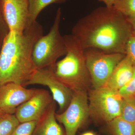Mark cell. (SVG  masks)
I'll use <instances>...</instances> for the list:
<instances>
[{
  "label": "cell",
  "mask_w": 135,
  "mask_h": 135,
  "mask_svg": "<svg viewBox=\"0 0 135 135\" xmlns=\"http://www.w3.org/2000/svg\"><path fill=\"white\" fill-rule=\"evenodd\" d=\"M133 34L127 17L112 8H97L81 18L72 34L83 48L126 55L127 44Z\"/></svg>",
  "instance_id": "6da1fadb"
},
{
  "label": "cell",
  "mask_w": 135,
  "mask_h": 135,
  "mask_svg": "<svg viewBox=\"0 0 135 135\" xmlns=\"http://www.w3.org/2000/svg\"><path fill=\"white\" fill-rule=\"evenodd\" d=\"M43 33L42 26L37 21L23 32L9 31L0 50V86L12 82L24 87L37 70L33 50Z\"/></svg>",
  "instance_id": "7a4b0ae2"
},
{
  "label": "cell",
  "mask_w": 135,
  "mask_h": 135,
  "mask_svg": "<svg viewBox=\"0 0 135 135\" xmlns=\"http://www.w3.org/2000/svg\"><path fill=\"white\" fill-rule=\"evenodd\" d=\"M66 47L65 57L54 67L57 79L73 92H88L92 86L87 68L84 49L72 34L64 36Z\"/></svg>",
  "instance_id": "3957f363"
},
{
  "label": "cell",
  "mask_w": 135,
  "mask_h": 135,
  "mask_svg": "<svg viewBox=\"0 0 135 135\" xmlns=\"http://www.w3.org/2000/svg\"><path fill=\"white\" fill-rule=\"evenodd\" d=\"M61 17L59 8L49 33L40 37L35 44L32 57L36 70L54 66L57 59L66 54L65 41L60 31Z\"/></svg>",
  "instance_id": "277c9868"
},
{
  "label": "cell",
  "mask_w": 135,
  "mask_h": 135,
  "mask_svg": "<svg viewBox=\"0 0 135 135\" xmlns=\"http://www.w3.org/2000/svg\"><path fill=\"white\" fill-rule=\"evenodd\" d=\"M88 92L89 116L95 121L108 123L120 117L123 98L118 90L104 86Z\"/></svg>",
  "instance_id": "5b68a950"
},
{
  "label": "cell",
  "mask_w": 135,
  "mask_h": 135,
  "mask_svg": "<svg viewBox=\"0 0 135 135\" xmlns=\"http://www.w3.org/2000/svg\"><path fill=\"white\" fill-rule=\"evenodd\" d=\"M84 51L86 64L94 89L104 86L116 66L126 55L105 53L95 49H86Z\"/></svg>",
  "instance_id": "8992f818"
},
{
  "label": "cell",
  "mask_w": 135,
  "mask_h": 135,
  "mask_svg": "<svg viewBox=\"0 0 135 135\" xmlns=\"http://www.w3.org/2000/svg\"><path fill=\"white\" fill-rule=\"evenodd\" d=\"M55 116L57 120L64 125L66 135H76L77 130L89 116L87 92H74L67 109L62 113H56Z\"/></svg>",
  "instance_id": "52a82bcc"
},
{
  "label": "cell",
  "mask_w": 135,
  "mask_h": 135,
  "mask_svg": "<svg viewBox=\"0 0 135 135\" xmlns=\"http://www.w3.org/2000/svg\"><path fill=\"white\" fill-rule=\"evenodd\" d=\"M54 66L36 70L24 86L31 84L47 86L50 89L53 99L59 106L56 113L60 114L67 109L72 99L74 92L57 79L54 73Z\"/></svg>",
  "instance_id": "ba28073f"
},
{
  "label": "cell",
  "mask_w": 135,
  "mask_h": 135,
  "mask_svg": "<svg viewBox=\"0 0 135 135\" xmlns=\"http://www.w3.org/2000/svg\"><path fill=\"white\" fill-rule=\"evenodd\" d=\"M54 101L48 90L37 89L30 99L17 108L15 116L20 123L38 121L47 113Z\"/></svg>",
  "instance_id": "9c48e42d"
},
{
  "label": "cell",
  "mask_w": 135,
  "mask_h": 135,
  "mask_svg": "<svg viewBox=\"0 0 135 135\" xmlns=\"http://www.w3.org/2000/svg\"><path fill=\"white\" fill-rule=\"evenodd\" d=\"M36 90L27 89L14 83L3 84L0 86V109L5 113L15 114L17 108L30 99Z\"/></svg>",
  "instance_id": "30bf717a"
},
{
  "label": "cell",
  "mask_w": 135,
  "mask_h": 135,
  "mask_svg": "<svg viewBox=\"0 0 135 135\" xmlns=\"http://www.w3.org/2000/svg\"><path fill=\"white\" fill-rule=\"evenodd\" d=\"M2 4L9 31L23 32L29 25L28 0H2Z\"/></svg>",
  "instance_id": "8fae6325"
},
{
  "label": "cell",
  "mask_w": 135,
  "mask_h": 135,
  "mask_svg": "<svg viewBox=\"0 0 135 135\" xmlns=\"http://www.w3.org/2000/svg\"><path fill=\"white\" fill-rule=\"evenodd\" d=\"M134 70L132 62L126 55L116 66L104 86L118 91L129 81Z\"/></svg>",
  "instance_id": "7c38bea8"
},
{
  "label": "cell",
  "mask_w": 135,
  "mask_h": 135,
  "mask_svg": "<svg viewBox=\"0 0 135 135\" xmlns=\"http://www.w3.org/2000/svg\"><path fill=\"white\" fill-rule=\"evenodd\" d=\"M56 109L55 101L47 113L37 121L32 135H64L62 129L57 122Z\"/></svg>",
  "instance_id": "4fadbf2b"
},
{
  "label": "cell",
  "mask_w": 135,
  "mask_h": 135,
  "mask_svg": "<svg viewBox=\"0 0 135 135\" xmlns=\"http://www.w3.org/2000/svg\"><path fill=\"white\" fill-rule=\"evenodd\" d=\"M107 123L112 135H135V124L128 122L120 117Z\"/></svg>",
  "instance_id": "5bb4252c"
},
{
  "label": "cell",
  "mask_w": 135,
  "mask_h": 135,
  "mask_svg": "<svg viewBox=\"0 0 135 135\" xmlns=\"http://www.w3.org/2000/svg\"><path fill=\"white\" fill-rule=\"evenodd\" d=\"M66 0H28L29 25L36 21V18L42 11L52 3H62Z\"/></svg>",
  "instance_id": "9a60e30c"
},
{
  "label": "cell",
  "mask_w": 135,
  "mask_h": 135,
  "mask_svg": "<svg viewBox=\"0 0 135 135\" xmlns=\"http://www.w3.org/2000/svg\"><path fill=\"white\" fill-rule=\"evenodd\" d=\"M20 123L15 114H5L0 116V135H11Z\"/></svg>",
  "instance_id": "2e32d148"
},
{
  "label": "cell",
  "mask_w": 135,
  "mask_h": 135,
  "mask_svg": "<svg viewBox=\"0 0 135 135\" xmlns=\"http://www.w3.org/2000/svg\"><path fill=\"white\" fill-rule=\"evenodd\" d=\"M120 117L135 124V96L123 98Z\"/></svg>",
  "instance_id": "e0dca14e"
},
{
  "label": "cell",
  "mask_w": 135,
  "mask_h": 135,
  "mask_svg": "<svg viewBox=\"0 0 135 135\" xmlns=\"http://www.w3.org/2000/svg\"><path fill=\"white\" fill-rule=\"evenodd\" d=\"M113 8L127 17L135 15V0H117Z\"/></svg>",
  "instance_id": "ac0fdd59"
},
{
  "label": "cell",
  "mask_w": 135,
  "mask_h": 135,
  "mask_svg": "<svg viewBox=\"0 0 135 135\" xmlns=\"http://www.w3.org/2000/svg\"><path fill=\"white\" fill-rule=\"evenodd\" d=\"M37 121L20 123L11 135H32Z\"/></svg>",
  "instance_id": "d6986e66"
},
{
  "label": "cell",
  "mask_w": 135,
  "mask_h": 135,
  "mask_svg": "<svg viewBox=\"0 0 135 135\" xmlns=\"http://www.w3.org/2000/svg\"><path fill=\"white\" fill-rule=\"evenodd\" d=\"M122 98H126L135 96V67L134 73L131 79L122 88L118 90Z\"/></svg>",
  "instance_id": "ffe728a7"
},
{
  "label": "cell",
  "mask_w": 135,
  "mask_h": 135,
  "mask_svg": "<svg viewBox=\"0 0 135 135\" xmlns=\"http://www.w3.org/2000/svg\"><path fill=\"white\" fill-rule=\"evenodd\" d=\"M9 31L3 12L2 0H0V50L3 40Z\"/></svg>",
  "instance_id": "44dd1931"
},
{
  "label": "cell",
  "mask_w": 135,
  "mask_h": 135,
  "mask_svg": "<svg viewBox=\"0 0 135 135\" xmlns=\"http://www.w3.org/2000/svg\"><path fill=\"white\" fill-rule=\"evenodd\" d=\"M126 55L129 58L135 67V35L133 32L127 44Z\"/></svg>",
  "instance_id": "7402d4cb"
},
{
  "label": "cell",
  "mask_w": 135,
  "mask_h": 135,
  "mask_svg": "<svg viewBox=\"0 0 135 135\" xmlns=\"http://www.w3.org/2000/svg\"><path fill=\"white\" fill-rule=\"evenodd\" d=\"M104 3L105 7L108 8H112L117 0H98Z\"/></svg>",
  "instance_id": "603a6c76"
},
{
  "label": "cell",
  "mask_w": 135,
  "mask_h": 135,
  "mask_svg": "<svg viewBox=\"0 0 135 135\" xmlns=\"http://www.w3.org/2000/svg\"><path fill=\"white\" fill-rule=\"evenodd\" d=\"M128 18L132 27L133 33L135 35V15Z\"/></svg>",
  "instance_id": "cb8c5ba5"
},
{
  "label": "cell",
  "mask_w": 135,
  "mask_h": 135,
  "mask_svg": "<svg viewBox=\"0 0 135 135\" xmlns=\"http://www.w3.org/2000/svg\"><path fill=\"white\" fill-rule=\"evenodd\" d=\"M81 135H97L95 133L91 131H89V132H85L83 133Z\"/></svg>",
  "instance_id": "d4e9b609"
},
{
  "label": "cell",
  "mask_w": 135,
  "mask_h": 135,
  "mask_svg": "<svg viewBox=\"0 0 135 135\" xmlns=\"http://www.w3.org/2000/svg\"><path fill=\"white\" fill-rule=\"evenodd\" d=\"M5 114L6 113H5L2 110L0 109V116H2V115H3V114Z\"/></svg>",
  "instance_id": "484cf974"
}]
</instances>
